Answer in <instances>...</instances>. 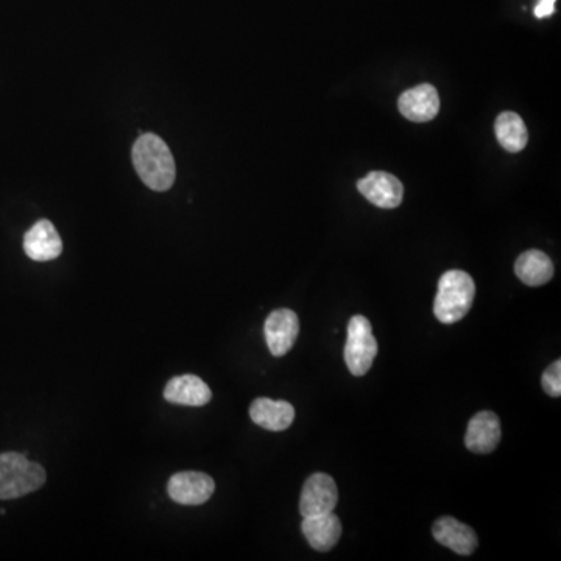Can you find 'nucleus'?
Returning <instances> with one entry per match:
<instances>
[{
	"label": "nucleus",
	"mask_w": 561,
	"mask_h": 561,
	"mask_svg": "<svg viewBox=\"0 0 561 561\" xmlns=\"http://www.w3.org/2000/svg\"><path fill=\"white\" fill-rule=\"evenodd\" d=\"M133 166L145 186L152 191L166 192L175 183L177 166L170 152L169 145L153 135L145 133L133 145Z\"/></svg>",
	"instance_id": "1"
},
{
	"label": "nucleus",
	"mask_w": 561,
	"mask_h": 561,
	"mask_svg": "<svg viewBox=\"0 0 561 561\" xmlns=\"http://www.w3.org/2000/svg\"><path fill=\"white\" fill-rule=\"evenodd\" d=\"M476 297L473 278L462 270H449L438 281L434 314L445 325L457 323L470 312Z\"/></svg>",
	"instance_id": "2"
},
{
	"label": "nucleus",
	"mask_w": 561,
	"mask_h": 561,
	"mask_svg": "<svg viewBox=\"0 0 561 561\" xmlns=\"http://www.w3.org/2000/svg\"><path fill=\"white\" fill-rule=\"evenodd\" d=\"M46 484V471L18 452L0 454V499L22 498Z\"/></svg>",
	"instance_id": "3"
},
{
	"label": "nucleus",
	"mask_w": 561,
	"mask_h": 561,
	"mask_svg": "<svg viewBox=\"0 0 561 561\" xmlns=\"http://www.w3.org/2000/svg\"><path fill=\"white\" fill-rule=\"evenodd\" d=\"M378 356V340L374 339L373 329L364 315H354L348 323L346 336L345 362L354 376H364L370 371Z\"/></svg>",
	"instance_id": "4"
},
{
	"label": "nucleus",
	"mask_w": 561,
	"mask_h": 561,
	"mask_svg": "<svg viewBox=\"0 0 561 561\" xmlns=\"http://www.w3.org/2000/svg\"><path fill=\"white\" fill-rule=\"evenodd\" d=\"M339 501V490L336 482L325 473L312 474L304 482L301 491L300 513L307 516L326 515L334 512Z\"/></svg>",
	"instance_id": "5"
},
{
	"label": "nucleus",
	"mask_w": 561,
	"mask_h": 561,
	"mask_svg": "<svg viewBox=\"0 0 561 561\" xmlns=\"http://www.w3.org/2000/svg\"><path fill=\"white\" fill-rule=\"evenodd\" d=\"M216 491V482L211 476L198 471H183L173 474L167 485L170 499L180 505H202Z\"/></svg>",
	"instance_id": "6"
},
{
	"label": "nucleus",
	"mask_w": 561,
	"mask_h": 561,
	"mask_svg": "<svg viewBox=\"0 0 561 561\" xmlns=\"http://www.w3.org/2000/svg\"><path fill=\"white\" fill-rule=\"evenodd\" d=\"M298 332L300 320L290 309H276L265 320V342L275 357L286 356L292 350L297 342Z\"/></svg>",
	"instance_id": "7"
},
{
	"label": "nucleus",
	"mask_w": 561,
	"mask_h": 561,
	"mask_svg": "<svg viewBox=\"0 0 561 561\" xmlns=\"http://www.w3.org/2000/svg\"><path fill=\"white\" fill-rule=\"evenodd\" d=\"M357 189L368 202L378 208L393 209L403 203V183L387 172L368 173L367 177L357 183Z\"/></svg>",
	"instance_id": "8"
},
{
	"label": "nucleus",
	"mask_w": 561,
	"mask_h": 561,
	"mask_svg": "<svg viewBox=\"0 0 561 561\" xmlns=\"http://www.w3.org/2000/svg\"><path fill=\"white\" fill-rule=\"evenodd\" d=\"M24 251L33 261H53L63 253V240L52 222L39 220L25 233Z\"/></svg>",
	"instance_id": "9"
},
{
	"label": "nucleus",
	"mask_w": 561,
	"mask_h": 561,
	"mask_svg": "<svg viewBox=\"0 0 561 561\" xmlns=\"http://www.w3.org/2000/svg\"><path fill=\"white\" fill-rule=\"evenodd\" d=\"M501 421L493 412H479L466 429L465 446L474 454H490L501 442Z\"/></svg>",
	"instance_id": "10"
},
{
	"label": "nucleus",
	"mask_w": 561,
	"mask_h": 561,
	"mask_svg": "<svg viewBox=\"0 0 561 561\" xmlns=\"http://www.w3.org/2000/svg\"><path fill=\"white\" fill-rule=\"evenodd\" d=\"M398 106L406 119L412 122H429L440 111V97L434 86L424 83L404 92L399 97Z\"/></svg>",
	"instance_id": "11"
},
{
	"label": "nucleus",
	"mask_w": 561,
	"mask_h": 561,
	"mask_svg": "<svg viewBox=\"0 0 561 561\" xmlns=\"http://www.w3.org/2000/svg\"><path fill=\"white\" fill-rule=\"evenodd\" d=\"M435 540L442 546L449 547L459 555H471L479 546L476 532L470 526L460 523L456 518L443 516L432 527Z\"/></svg>",
	"instance_id": "12"
},
{
	"label": "nucleus",
	"mask_w": 561,
	"mask_h": 561,
	"mask_svg": "<svg viewBox=\"0 0 561 561\" xmlns=\"http://www.w3.org/2000/svg\"><path fill=\"white\" fill-rule=\"evenodd\" d=\"M164 398L177 406L202 407L211 401L212 392L203 379L183 374L167 382Z\"/></svg>",
	"instance_id": "13"
},
{
	"label": "nucleus",
	"mask_w": 561,
	"mask_h": 561,
	"mask_svg": "<svg viewBox=\"0 0 561 561\" xmlns=\"http://www.w3.org/2000/svg\"><path fill=\"white\" fill-rule=\"evenodd\" d=\"M301 530H303L307 543L318 552L331 551L342 537V523L334 512L326 513V515L307 516L301 523Z\"/></svg>",
	"instance_id": "14"
},
{
	"label": "nucleus",
	"mask_w": 561,
	"mask_h": 561,
	"mask_svg": "<svg viewBox=\"0 0 561 561\" xmlns=\"http://www.w3.org/2000/svg\"><path fill=\"white\" fill-rule=\"evenodd\" d=\"M250 417L253 423L267 431H286L295 420V409L287 401H273L270 398H258L251 403Z\"/></svg>",
	"instance_id": "15"
},
{
	"label": "nucleus",
	"mask_w": 561,
	"mask_h": 561,
	"mask_svg": "<svg viewBox=\"0 0 561 561\" xmlns=\"http://www.w3.org/2000/svg\"><path fill=\"white\" fill-rule=\"evenodd\" d=\"M515 273L527 286H543L554 276V264L543 251L529 250L516 259Z\"/></svg>",
	"instance_id": "16"
},
{
	"label": "nucleus",
	"mask_w": 561,
	"mask_h": 561,
	"mask_svg": "<svg viewBox=\"0 0 561 561\" xmlns=\"http://www.w3.org/2000/svg\"><path fill=\"white\" fill-rule=\"evenodd\" d=\"M494 131H496L499 144L510 153L521 152L529 141V133H527L523 119L518 114L510 113V111L502 113L496 119Z\"/></svg>",
	"instance_id": "17"
},
{
	"label": "nucleus",
	"mask_w": 561,
	"mask_h": 561,
	"mask_svg": "<svg viewBox=\"0 0 561 561\" xmlns=\"http://www.w3.org/2000/svg\"><path fill=\"white\" fill-rule=\"evenodd\" d=\"M541 385H543L544 392L552 398H558L561 395V362L555 360L551 367L544 371L543 378H541Z\"/></svg>",
	"instance_id": "18"
},
{
	"label": "nucleus",
	"mask_w": 561,
	"mask_h": 561,
	"mask_svg": "<svg viewBox=\"0 0 561 561\" xmlns=\"http://www.w3.org/2000/svg\"><path fill=\"white\" fill-rule=\"evenodd\" d=\"M555 0H540L535 7V16L538 19L549 18L554 13Z\"/></svg>",
	"instance_id": "19"
}]
</instances>
